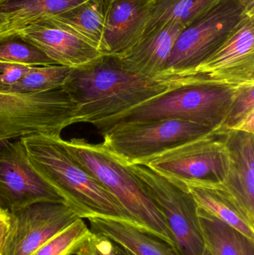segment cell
Instances as JSON below:
<instances>
[{"instance_id": "obj_1", "label": "cell", "mask_w": 254, "mask_h": 255, "mask_svg": "<svg viewBox=\"0 0 254 255\" xmlns=\"http://www.w3.org/2000/svg\"><path fill=\"white\" fill-rule=\"evenodd\" d=\"M192 83H198L193 76H140L126 70L117 55H102L72 69L63 88L76 106L75 124L97 127L171 88Z\"/></svg>"}, {"instance_id": "obj_2", "label": "cell", "mask_w": 254, "mask_h": 255, "mask_svg": "<svg viewBox=\"0 0 254 255\" xmlns=\"http://www.w3.org/2000/svg\"><path fill=\"white\" fill-rule=\"evenodd\" d=\"M20 139L36 172L82 218L107 217L143 231L116 198L70 155L61 135L37 133Z\"/></svg>"}, {"instance_id": "obj_3", "label": "cell", "mask_w": 254, "mask_h": 255, "mask_svg": "<svg viewBox=\"0 0 254 255\" xmlns=\"http://www.w3.org/2000/svg\"><path fill=\"white\" fill-rule=\"evenodd\" d=\"M63 142L70 155L116 198L143 232L177 248L164 216L127 165L102 143L79 138L63 139Z\"/></svg>"}, {"instance_id": "obj_4", "label": "cell", "mask_w": 254, "mask_h": 255, "mask_svg": "<svg viewBox=\"0 0 254 255\" xmlns=\"http://www.w3.org/2000/svg\"><path fill=\"white\" fill-rule=\"evenodd\" d=\"M237 87L213 82L180 85L104 121L96 128L101 134L115 126L163 120H181L220 128Z\"/></svg>"}, {"instance_id": "obj_5", "label": "cell", "mask_w": 254, "mask_h": 255, "mask_svg": "<svg viewBox=\"0 0 254 255\" xmlns=\"http://www.w3.org/2000/svg\"><path fill=\"white\" fill-rule=\"evenodd\" d=\"M75 112L63 87L37 94L0 91V144L37 133L61 135L75 124Z\"/></svg>"}, {"instance_id": "obj_6", "label": "cell", "mask_w": 254, "mask_h": 255, "mask_svg": "<svg viewBox=\"0 0 254 255\" xmlns=\"http://www.w3.org/2000/svg\"><path fill=\"white\" fill-rule=\"evenodd\" d=\"M226 130L217 129L140 164L180 187L223 185L229 165Z\"/></svg>"}, {"instance_id": "obj_7", "label": "cell", "mask_w": 254, "mask_h": 255, "mask_svg": "<svg viewBox=\"0 0 254 255\" xmlns=\"http://www.w3.org/2000/svg\"><path fill=\"white\" fill-rule=\"evenodd\" d=\"M246 15L240 0H219L182 29L164 73L193 74L228 40Z\"/></svg>"}, {"instance_id": "obj_8", "label": "cell", "mask_w": 254, "mask_h": 255, "mask_svg": "<svg viewBox=\"0 0 254 255\" xmlns=\"http://www.w3.org/2000/svg\"><path fill=\"white\" fill-rule=\"evenodd\" d=\"M217 129L181 120L132 123L115 126L101 133V143L127 166L140 164Z\"/></svg>"}, {"instance_id": "obj_9", "label": "cell", "mask_w": 254, "mask_h": 255, "mask_svg": "<svg viewBox=\"0 0 254 255\" xmlns=\"http://www.w3.org/2000/svg\"><path fill=\"white\" fill-rule=\"evenodd\" d=\"M164 216L181 255H202L205 250L198 207L186 187H180L141 164L128 165Z\"/></svg>"}, {"instance_id": "obj_10", "label": "cell", "mask_w": 254, "mask_h": 255, "mask_svg": "<svg viewBox=\"0 0 254 255\" xmlns=\"http://www.w3.org/2000/svg\"><path fill=\"white\" fill-rule=\"evenodd\" d=\"M40 202L67 204L31 166L21 139L6 142L0 148V210L13 213Z\"/></svg>"}, {"instance_id": "obj_11", "label": "cell", "mask_w": 254, "mask_h": 255, "mask_svg": "<svg viewBox=\"0 0 254 255\" xmlns=\"http://www.w3.org/2000/svg\"><path fill=\"white\" fill-rule=\"evenodd\" d=\"M13 226L4 255H32L79 219L70 205L40 202L11 213Z\"/></svg>"}, {"instance_id": "obj_12", "label": "cell", "mask_w": 254, "mask_h": 255, "mask_svg": "<svg viewBox=\"0 0 254 255\" xmlns=\"http://www.w3.org/2000/svg\"><path fill=\"white\" fill-rule=\"evenodd\" d=\"M194 73L207 82L231 86L254 82V16L246 15L228 40Z\"/></svg>"}, {"instance_id": "obj_13", "label": "cell", "mask_w": 254, "mask_h": 255, "mask_svg": "<svg viewBox=\"0 0 254 255\" xmlns=\"http://www.w3.org/2000/svg\"><path fill=\"white\" fill-rule=\"evenodd\" d=\"M18 38L35 46L57 65L74 69L92 62L102 54L62 22L40 19L18 34Z\"/></svg>"}, {"instance_id": "obj_14", "label": "cell", "mask_w": 254, "mask_h": 255, "mask_svg": "<svg viewBox=\"0 0 254 255\" xmlns=\"http://www.w3.org/2000/svg\"><path fill=\"white\" fill-rule=\"evenodd\" d=\"M225 143L229 165L222 187L254 226V133L227 130Z\"/></svg>"}, {"instance_id": "obj_15", "label": "cell", "mask_w": 254, "mask_h": 255, "mask_svg": "<svg viewBox=\"0 0 254 255\" xmlns=\"http://www.w3.org/2000/svg\"><path fill=\"white\" fill-rule=\"evenodd\" d=\"M151 0H113L106 19L99 52L120 56L144 34Z\"/></svg>"}, {"instance_id": "obj_16", "label": "cell", "mask_w": 254, "mask_h": 255, "mask_svg": "<svg viewBox=\"0 0 254 255\" xmlns=\"http://www.w3.org/2000/svg\"><path fill=\"white\" fill-rule=\"evenodd\" d=\"M183 28L177 22H168L151 31L119 56L121 64L126 70L140 76H163L174 43Z\"/></svg>"}, {"instance_id": "obj_17", "label": "cell", "mask_w": 254, "mask_h": 255, "mask_svg": "<svg viewBox=\"0 0 254 255\" xmlns=\"http://www.w3.org/2000/svg\"><path fill=\"white\" fill-rule=\"evenodd\" d=\"M91 232L105 237L134 255H181L176 247L123 222L88 217Z\"/></svg>"}, {"instance_id": "obj_18", "label": "cell", "mask_w": 254, "mask_h": 255, "mask_svg": "<svg viewBox=\"0 0 254 255\" xmlns=\"http://www.w3.org/2000/svg\"><path fill=\"white\" fill-rule=\"evenodd\" d=\"M197 207L254 241V226L242 214L222 185H186Z\"/></svg>"}, {"instance_id": "obj_19", "label": "cell", "mask_w": 254, "mask_h": 255, "mask_svg": "<svg viewBox=\"0 0 254 255\" xmlns=\"http://www.w3.org/2000/svg\"><path fill=\"white\" fill-rule=\"evenodd\" d=\"M86 0H6L0 10L7 20L12 36L28 25L49 16H55L77 7Z\"/></svg>"}, {"instance_id": "obj_20", "label": "cell", "mask_w": 254, "mask_h": 255, "mask_svg": "<svg viewBox=\"0 0 254 255\" xmlns=\"http://www.w3.org/2000/svg\"><path fill=\"white\" fill-rule=\"evenodd\" d=\"M112 1L86 0L74 8L49 17L62 22L99 51Z\"/></svg>"}, {"instance_id": "obj_21", "label": "cell", "mask_w": 254, "mask_h": 255, "mask_svg": "<svg viewBox=\"0 0 254 255\" xmlns=\"http://www.w3.org/2000/svg\"><path fill=\"white\" fill-rule=\"evenodd\" d=\"M205 248L211 255H254V241L198 208Z\"/></svg>"}, {"instance_id": "obj_22", "label": "cell", "mask_w": 254, "mask_h": 255, "mask_svg": "<svg viewBox=\"0 0 254 255\" xmlns=\"http://www.w3.org/2000/svg\"><path fill=\"white\" fill-rule=\"evenodd\" d=\"M219 1L151 0L143 37L154 30L161 28L168 22H177L185 28Z\"/></svg>"}, {"instance_id": "obj_23", "label": "cell", "mask_w": 254, "mask_h": 255, "mask_svg": "<svg viewBox=\"0 0 254 255\" xmlns=\"http://www.w3.org/2000/svg\"><path fill=\"white\" fill-rule=\"evenodd\" d=\"M72 68L61 65L31 67L29 71L4 92L37 94L62 88Z\"/></svg>"}, {"instance_id": "obj_24", "label": "cell", "mask_w": 254, "mask_h": 255, "mask_svg": "<svg viewBox=\"0 0 254 255\" xmlns=\"http://www.w3.org/2000/svg\"><path fill=\"white\" fill-rule=\"evenodd\" d=\"M220 128L254 133V82L237 87Z\"/></svg>"}, {"instance_id": "obj_25", "label": "cell", "mask_w": 254, "mask_h": 255, "mask_svg": "<svg viewBox=\"0 0 254 255\" xmlns=\"http://www.w3.org/2000/svg\"><path fill=\"white\" fill-rule=\"evenodd\" d=\"M84 219L72 223L42 246L32 255H74L91 234Z\"/></svg>"}, {"instance_id": "obj_26", "label": "cell", "mask_w": 254, "mask_h": 255, "mask_svg": "<svg viewBox=\"0 0 254 255\" xmlns=\"http://www.w3.org/2000/svg\"><path fill=\"white\" fill-rule=\"evenodd\" d=\"M0 62L30 67L57 65L40 49L18 37L0 41Z\"/></svg>"}, {"instance_id": "obj_27", "label": "cell", "mask_w": 254, "mask_h": 255, "mask_svg": "<svg viewBox=\"0 0 254 255\" xmlns=\"http://www.w3.org/2000/svg\"><path fill=\"white\" fill-rule=\"evenodd\" d=\"M74 255H119L114 244L105 237L91 232Z\"/></svg>"}, {"instance_id": "obj_28", "label": "cell", "mask_w": 254, "mask_h": 255, "mask_svg": "<svg viewBox=\"0 0 254 255\" xmlns=\"http://www.w3.org/2000/svg\"><path fill=\"white\" fill-rule=\"evenodd\" d=\"M31 68L22 64L0 62V91H6L17 83Z\"/></svg>"}, {"instance_id": "obj_29", "label": "cell", "mask_w": 254, "mask_h": 255, "mask_svg": "<svg viewBox=\"0 0 254 255\" xmlns=\"http://www.w3.org/2000/svg\"><path fill=\"white\" fill-rule=\"evenodd\" d=\"M13 226L11 213L0 210V255H4Z\"/></svg>"}, {"instance_id": "obj_30", "label": "cell", "mask_w": 254, "mask_h": 255, "mask_svg": "<svg viewBox=\"0 0 254 255\" xmlns=\"http://www.w3.org/2000/svg\"><path fill=\"white\" fill-rule=\"evenodd\" d=\"M4 1V0H0V6ZM10 38H17V37H14L10 34L8 29V25H7V19L0 10V41Z\"/></svg>"}, {"instance_id": "obj_31", "label": "cell", "mask_w": 254, "mask_h": 255, "mask_svg": "<svg viewBox=\"0 0 254 255\" xmlns=\"http://www.w3.org/2000/svg\"><path fill=\"white\" fill-rule=\"evenodd\" d=\"M244 6L246 13L254 16V0H240Z\"/></svg>"}, {"instance_id": "obj_32", "label": "cell", "mask_w": 254, "mask_h": 255, "mask_svg": "<svg viewBox=\"0 0 254 255\" xmlns=\"http://www.w3.org/2000/svg\"><path fill=\"white\" fill-rule=\"evenodd\" d=\"M202 255H211V254H210V252L207 250V249L205 248V250H204Z\"/></svg>"}, {"instance_id": "obj_33", "label": "cell", "mask_w": 254, "mask_h": 255, "mask_svg": "<svg viewBox=\"0 0 254 255\" xmlns=\"http://www.w3.org/2000/svg\"><path fill=\"white\" fill-rule=\"evenodd\" d=\"M4 1H6V0H4Z\"/></svg>"}]
</instances>
